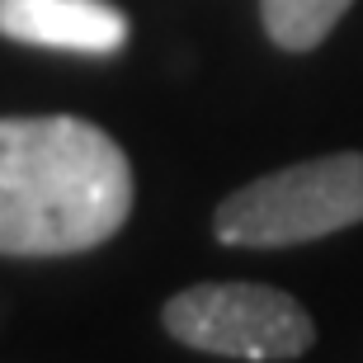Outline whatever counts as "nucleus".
<instances>
[{"mask_svg": "<svg viewBox=\"0 0 363 363\" xmlns=\"http://www.w3.org/2000/svg\"><path fill=\"white\" fill-rule=\"evenodd\" d=\"M161 321L184 350L213 354V359L283 363L316 345L311 311L293 293L250 279L194 283L165 302Z\"/></svg>", "mask_w": 363, "mask_h": 363, "instance_id": "3", "label": "nucleus"}, {"mask_svg": "<svg viewBox=\"0 0 363 363\" xmlns=\"http://www.w3.org/2000/svg\"><path fill=\"white\" fill-rule=\"evenodd\" d=\"M133 213V165L90 118H0V255H85Z\"/></svg>", "mask_w": 363, "mask_h": 363, "instance_id": "1", "label": "nucleus"}, {"mask_svg": "<svg viewBox=\"0 0 363 363\" xmlns=\"http://www.w3.org/2000/svg\"><path fill=\"white\" fill-rule=\"evenodd\" d=\"M133 24L108 0H0V38L48 52L113 57Z\"/></svg>", "mask_w": 363, "mask_h": 363, "instance_id": "4", "label": "nucleus"}, {"mask_svg": "<svg viewBox=\"0 0 363 363\" xmlns=\"http://www.w3.org/2000/svg\"><path fill=\"white\" fill-rule=\"evenodd\" d=\"M363 222V151H335L259 175L217 203L213 231L222 245L283 250L335 236Z\"/></svg>", "mask_w": 363, "mask_h": 363, "instance_id": "2", "label": "nucleus"}, {"mask_svg": "<svg viewBox=\"0 0 363 363\" xmlns=\"http://www.w3.org/2000/svg\"><path fill=\"white\" fill-rule=\"evenodd\" d=\"M350 5L354 0H259V19L283 52H311L330 38Z\"/></svg>", "mask_w": 363, "mask_h": 363, "instance_id": "5", "label": "nucleus"}]
</instances>
